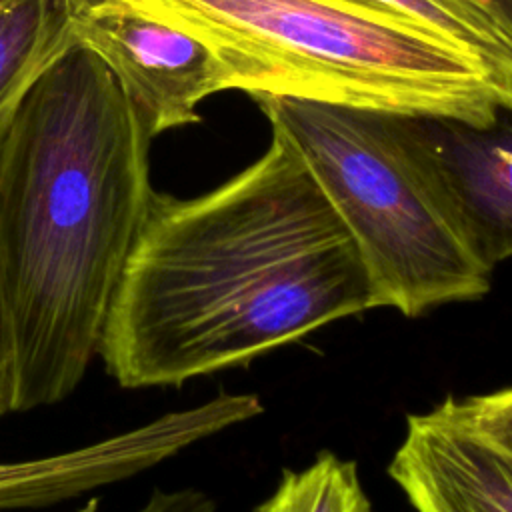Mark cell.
<instances>
[{"instance_id":"15","label":"cell","mask_w":512,"mask_h":512,"mask_svg":"<svg viewBox=\"0 0 512 512\" xmlns=\"http://www.w3.org/2000/svg\"><path fill=\"white\" fill-rule=\"evenodd\" d=\"M512 28V0H476Z\"/></svg>"},{"instance_id":"5","label":"cell","mask_w":512,"mask_h":512,"mask_svg":"<svg viewBox=\"0 0 512 512\" xmlns=\"http://www.w3.org/2000/svg\"><path fill=\"white\" fill-rule=\"evenodd\" d=\"M72 30L118 78L154 136L200 122L208 96L234 90L232 72L206 42L122 0H74Z\"/></svg>"},{"instance_id":"1","label":"cell","mask_w":512,"mask_h":512,"mask_svg":"<svg viewBox=\"0 0 512 512\" xmlns=\"http://www.w3.org/2000/svg\"><path fill=\"white\" fill-rule=\"evenodd\" d=\"M378 306L346 224L272 134L210 192H154L98 356L122 388L182 386Z\"/></svg>"},{"instance_id":"8","label":"cell","mask_w":512,"mask_h":512,"mask_svg":"<svg viewBox=\"0 0 512 512\" xmlns=\"http://www.w3.org/2000/svg\"><path fill=\"white\" fill-rule=\"evenodd\" d=\"M390 476L416 512H512V454L444 404L408 418Z\"/></svg>"},{"instance_id":"11","label":"cell","mask_w":512,"mask_h":512,"mask_svg":"<svg viewBox=\"0 0 512 512\" xmlns=\"http://www.w3.org/2000/svg\"><path fill=\"white\" fill-rule=\"evenodd\" d=\"M252 512H372L356 464L322 452L302 470H284L274 492Z\"/></svg>"},{"instance_id":"14","label":"cell","mask_w":512,"mask_h":512,"mask_svg":"<svg viewBox=\"0 0 512 512\" xmlns=\"http://www.w3.org/2000/svg\"><path fill=\"white\" fill-rule=\"evenodd\" d=\"M138 512H216V502L198 488H156Z\"/></svg>"},{"instance_id":"16","label":"cell","mask_w":512,"mask_h":512,"mask_svg":"<svg viewBox=\"0 0 512 512\" xmlns=\"http://www.w3.org/2000/svg\"><path fill=\"white\" fill-rule=\"evenodd\" d=\"M98 506H100V500H98L96 496H92V498H88L86 504H82V506L76 508L74 512H98Z\"/></svg>"},{"instance_id":"12","label":"cell","mask_w":512,"mask_h":512,"mask_svg":"<svg viewBox=\"0 0 512 512\" xmlns=\"http://www.w3.org/2000/svg\"><path fill=\"white\" fill-rule=\"evenodd\" d=\"M442 404L452 416L512 454V388L464 400L446 398Z\"/></svg>"},{"instance_id":"3","label":"cell","mask_w":512,"mask_h":512,"mask_svg":"<svg viewBox=\"0 0 512 512\" xmlns=\"http://www.w3.org/2000/svg\"><path fill=\"white\" fill-rule=\"evenodd\" d=\"M206 42L252 100L492 122L512 78L376 0H122Z\"/></svg>"},{"instance_id":"9","label":"cell","mask_w":512,"mask_h":512,"mask_svg":"<svg viewBox=\"0 0 512 512\" xmlns=\"http://www.w3.org/2000/svg\"><path fill=\"white\" fill-rule=\"evenodd\" d=\"M74 0H0V152L38 80L76 44Z\"/></svg>"},{"instance_id":"10","label":"cell","mask_w":512,"mask_h":512,"mask_svg":"<svg viewBox=\"0 0 512 512\" xmlns=\"http://www.w3.org/2000/svg\"><path fill=\"white\" fill-rule=\"evenodd\" d=\"M512 78V28L476 0H376Z\"/></svg>"},{"instance_id":"6","label":"cell","mask_w":512,"mask_h":512,"mask_svg":"<svg viewBox=\"0 0 512 512\" xmlns=\"http://www.w3.org/2000/svg\"><path fill=\"white\" fill-rule=\"evenodd\" d=\"M262 412L256 394L220 392L74 450L0 462V510L44 508L134 478Z\"/></svg>"},{"instance_id":"2","label":"cell","mask_w":512,"mask_h":512,"mask_svg":"<svg viewBox=\"0 0 512 512\" xmlns=\"http://www.w3.org/2000/svg\"><path fill=\"white\" fill-rule=\"evenodd\" d=\"M152 130L74 44L32 88L0 152V264L16 334L14 412L66 400L100 354L146 220Z\"/></svg>"},{"instance_id":"4","label":"cell","mask_w":512,"mask_h":512,"mask_svg":"<svg viewBox=\"0 0 512 512\" xmlns=\"http://www.w3.org/2000/svg\"><path fill=\"white\" fill-rule=\"evenodd\" d=\"M258 104L346 224L382 306L418 316L488 292L490 270L452 226L398 114L300 98Z\"/></svg>"},{"instance_id":"7","label":"cell","mask_w":512,"mask_h":512,"mask_svg":"<svg viewBox=\"0 0 512 512\" xmlns=\"http://www.w3.org/2000/svg\"><path fill=\"white\" fill-rule=\"evenodd\" d=\"M452 226L488 270L512 258V108L486 124L398 114Z\"/></svg>"},{"instance_id":"13","label":"cell","mask_w":512,"mask_h":512,"mask_svg":"<svg viewBox=\"0 0 512 512\" xmlns=\"http://www.w3.org/2000/svg\"><path fill=\"white\" fill-rule=\"evenodd\" d=\"M16 334L10 310V300L6 292L4 272L0 264V418L14 412L16 404Z\"/></svg>"}]
</instances>
